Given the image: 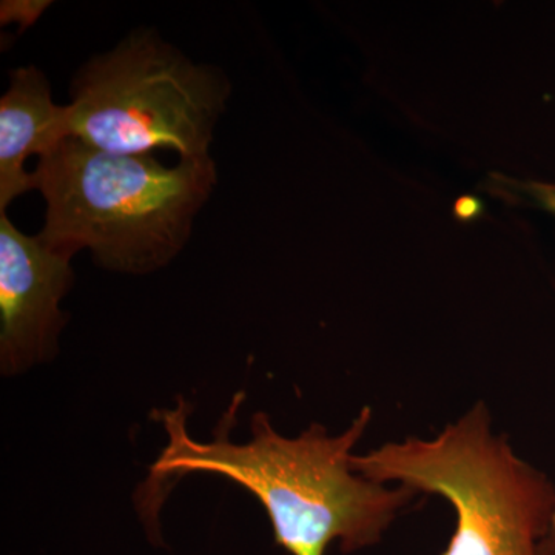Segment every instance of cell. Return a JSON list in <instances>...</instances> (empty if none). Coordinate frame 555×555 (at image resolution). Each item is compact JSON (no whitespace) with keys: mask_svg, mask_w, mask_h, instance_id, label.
Returning <instances> with one entry per match:
<instances>
[{"mask_svg":"<svg viewBox=\"0 0 555 555\" xmlns=\"http://www.w3.org/2000/svg\"><path fill=\"white\" fill-rule=\"evenodd\" d=\"M72 259L14 228L0 214V366L3 375L50 360L67 315L62 298L75 273Z\"/></svg>","mask_w":555,"mask_h":555,"instance_id":"5b68a950","label":"cell"},{"mask_svg":"<svg viewBox=\"0 0 555 555\" xmlns=\"http://www.w3.org/2000/svg\"><path fill=\"white\" fill-rule=\"evenodd\" d=\"M65 133L116 155L171 150L207 158L232 86L221 69L196 64L158 31H131L73 79Z\"/></svg>","mask_w":555,"mask_h":555,"instance_id":"277c9868","label":"cell"},{"mask_svg":"<svg viewBox=\"0 0 555 555\" xmlns=\"http://www.w3.org/2000/svg\"><path fill=\"white\" fill-rule=\"evenodd\" d=\"M35 190L46 199L39 240L73 258L90 250L113 272L145 275L184 250L193 224L218 182L217 163L116 155L76 138L40 156Z\"/></svg>","mask_w":555,"mask_h":555,"instance_id":"7a4b0ae2","label":"cell"},{"mask_svg":"<svg viewBox=\"0 0 555 555\" xmlns=\"http://www.w3.org/2000/svg\"><path fill=\"white\" fill-rule=\"evenodd\" d=\"M356 473L447 499L455 531L440 555H555V486L492 433L478 403L429 440L353 455Z\"/></svg>","mask_w":555,"mask_h":555,"instance_id":"3957f363","label":"cell"},{"mask_svg":"<svg viewBox=\"0 0 555 555\" xmlns=\"http://www.w3.org/2000/svg\"><path fill=\"white\" fill-rule=\"evenodd\" d=\"M3 22L27 21L28 25L38 20L39 14L46 9L43 2H3L2 3Z\"/></svg>","mask_w":555,"mask_h":555,"instance_id":"52a82bcc","label":"cell"},{"mask_svg":"<svg viewBox=\"0 0 555 555\" xmlns=\"http://www.w3.org/2000/svg\"><path fill=\"white\" fill-rule=\"evenodd\" d=\"M517 188L518 193L528 195L537 206L555 215V185L542 184V182H525V184H518Z\"/></svg>","mask_w":555,"mask_h":555,"instance_id":"ba28073f","label":"cell"},{"mask_svg":"<svg viewBox=\"0 0 555 555\" xmlns=\"http://www.w3.org/2000/svg\"><path fill=\"white\" fill-rule=\"evenodd\" d=\"M243 393L222 416L214 438L201 443L188 430V404L159 412L169 443L150 467L141 489V516L152 532L167 489L193 473L217 474L246 488L264 506L276 545L291 555H326L338 543L343 553H358L382 542L400 511L416 492L389 488L356 473L353 449L371 423L364 408L339 436L312 425L301 436L287 438L258 412L251 418V438L230 440Z\"/></svg>","mask_w":555,"mask_h":555,"instance_id":"6da1fadb","label":"cell"},{"mask_svg":"<svg viewBox=\"0 0 555 555\" xmlns=\"http://www.w3.org/2000/svg\"><path fill=\"white\" fill-rule=\"evenodd\" d=\"M65 138V105L54 104L46 73L35 65L10 72L9 90L0 100V214L35 190L27 159L40 158Z\"/></svg>","mask_w":555,"mask_h":555,"instance_id":"8992f818","label":"cell"}]
</instances>
